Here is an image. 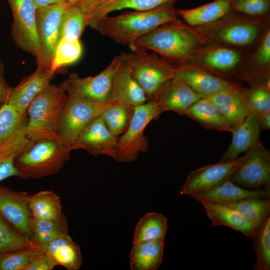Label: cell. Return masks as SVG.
<instances>
[{"mask_svg": "<svg viewBox=\"0 0 270 270\" xmlns=\"http://www.w3.org/2000/svg\"><path fill=\"white\" fill-rule=\"evenodd\" d=\"M72 150L58 138L32 142L14 158L18 178H40L58 172L70 159Z\"/></svg>", "mask_w": 270, "mask_h": 270, "instance_id": "obj_4", "label": "cell"}, {"mask_svg": "<svg viewBox=\"0 0 270 270\" xmlns=\"http://www.w3.org/2000/svg\"><path fill=\"white\" fill-rule=\"evenodd\" d=\"M121 55L113 78L108 102L136 106L146 102L147 98L144 90L131 74L127 53L122 52Z\"/></svg>", "mask_w": 270, "mask_h": 270, "instance_id": "obj_19", "label": "cell"}, {"mask_svg": "<svg viewBox=\"0 0 270 270\" xmlns=\"http://www.w3.org/2000/svg\"><path fill=\"white\" fill-rule=\"evenodd\" d=\"M190 196L198 201L206 200L216 204H226L247 198L270 199V188L250 190L229 180L220 186L196 192Z\"/></svg>", "mask_w": 270, "mask_h": 270, "instance_id": "obj_23", "label": "cell"}, {"mask_svg": "<svg viewBox=\"0 0 270 270\" xmlns=\"http://www.w3.org/2000/svg\"><path fill=\"white\" fill-rule=\"evenodd\" d=\"M247 98L251 112L260 116L270 112V86L254 85L247 92Z\"/></svg>", "mask_w": 270, "mask_h": 270, "instance_id": "obj_41", "label": "cell"}, {"mask_svg": "<svg viewBox=\"0 0 270 270\" xmlns=\"http://www.w3.org/2000/svg\"><path fill=\"white\" fill-rule=\"evenodd\" d=\"M70 4L67 1L36 8V28L42 54V60L38 62L50 64L55 49L60 39L62 16Z\"/></svg>", "mask_w": 270, "mask_h": 270, "instance_id": "obj_13", "label": "cell"}, {"mask_svg": "<svg viewBox=\"0 0 270 270\" xmlns=\"http://www.w3.org/2000/svg\"><path fill=\"white\" fill-rule=\"evenodd\" d=\"M55 74L50 64L38 62L34 72L24 78L16 86L11 88L6 104L12 106L21 116H26L32 100L50 84Z\"/></svg>", "mask_w": 270, "mask_h": 270, "instance_id": "obj_15", "label": "cell"}, {"mask_svg": "<svg viewBox=\"0 0 270 270\" xmlns=\"http://www.w3.org/2000/svg\"><path fill=\"white\" fill-rule=\"evenodd\" d=\"M118 137L110 130L99 116L89 122L80 131L74 149H82L94 156L105 155L112 158Z\"/></svg>", "mask_w": 270, "mask_h": 270, "instance_id": "obj_18", "label": "cell"}, {"mask_svg": "<svg viewBox=\"0 0 270 270\" xmlns=\"http://www.w3.org/2000/svg\"><path fill=\"white\" fill-rule=\"evenodd\" d=\"M42 252L36 248L8 251L0 254V270H24L30 260Z\"/></svg>", "mask_w": 270, "mask_h": 270, "instance_id": "obj_40", "label": "cell"}, {"mask_svg": "<svg viewBox=\"0 0 270 270\" xmlns=\"http://www.w3.org/2000/svg\"><path fill=\"white\" fill-rule=\"evenodd\" d=\"M31 194L0 185V216L31 241L30 222L33 217L29 206Z\"/></svg>", "mask_w": 270, "mask_h": 270, "instance_id": "obj_16", "label": "cell"}, {"mask_svg": "<svg viewBox=\"0 0 270 270\" xmlns=\"http://www.w3.org/2000/svg\"><path fill=\"white\" fill-rule=\"evenodd\" d=\"M256 261L255 270H270V217H268L251 236Z\"/></svg>", "mask_w": 270, "mask_h": 270, "instance_id": "obj_36", "label": "cell"}, {"mask_svg": "<svg viewBox=\"0 0 270 270\" xmlns=\"http://www.w3.org/2000/svg\"><path fill=\"white\" fill-rule=\"evenodd\" d=\"M108 0H77L74 4L76 5L86 18Z\"/></svg>", "mask_w": 270, "mask_h": 270, "instance_id": "obj_46", "label": "cell"}, {"mask_svg": "<svg viewBox=\"0 0 270 270\" xmlns=\"http://www.w3.org/2000/svg\"><path fill=\"white\" fill-rule=\"evenodd\" d=\"M76 0H68V2L72 4H74Z\"/></svg>", "mask_w": 270, "mask_h": 270, "instance_id": "obj_51", "label": "cell"}, {"mask_svg": "<svg viewBox=\"0 0 270 270\" xmlns=\"http://www.w3.org/2000/svg\"><path fill=\"white\" fill-rule=\"evenodd\" d=\"M204 41L178 19L162 24L138 39L133 46L150 50L172 65L184 64Z\"/></svg>", "mask_w": 270, "mask_h": 270, "instance_id": "obj_2", "label": "cell"}, {"mask_svg": "<svg viewBox=\"0 0 270 270\" xmlns=\"http://www.w3.org/2000/svg\"><path fill=\"white\" fill-rule=\"evenodd\" d=\"M135 107L121 103L108 102L100 116L110 130L119 136L128 127Z\"/></svg>", "mask_w": 270, "mask_h": 270, "instance_id": "obj_34", "label": "cell"}, {"mask_svg": "<svg viewBox=\"0 0 270 270\" xmlns=\"http://www.w3.org/2000/svg\"><path fill=\"white\" fill-rule=\"evenodd\" d=\"M10 88L4 78L0 79V108L6 103Z\"/></svg>", "mask_w": 270, "mask_h": 270, "instance_id": "obj_47", "label": "cell"}, {"mask_svg": "<svg viewBox=\"0 0 270 270\" xmlns=\"http://www.w3.org/2000/svg\"><path fill=\"white\" fill-rule=\"evenodd\" d=\"M13 22L12 35L18 47L34 56L37 62L42 58L36 28V6L33 0H7Z\"/></svg>", "mask_w": 270, "mask_h": 270, "instance_id": "obj_9", "label": "cell"}, {"mask_svg": "<svg viewBox=\"0 0 270 270\" xmlns=\"http://www.w3.org/2000/svg\"><path fill=\"white\" fill-rule=\"evenodd\" d=\"M127 53L131 74L144 90L147 100H152L158 90L174 77V67L154 52L132 48Z\"/></svg>", "mask_w": 270, "mask_h": 270, "instance_id": "obj_5", "label": "cell"}, {"mask_svg": "<svg viewBox=\"0 0 270 270\" xmlns=\"http://www.w3.org/2000/svg\"><path fill=\"white\" fill-rule=\"evenodd\" d=\"M224 24L213 22L192 28L204 41L214 40L236 46H246L252 43L260 32L259 26L250 18L233 16L228 17L229 21Z\"/></svg>", "mask_w": 270, "mask_h": 270, "instance_id": "obj_10", "label": "cell"}, {"mask_svg": "<svg viewBox=\"0 0 270 270\" xmlns=\"http://www.w3.org/2000/svg\"><path fill=\"white\" fill-rule=\"evenodd\" d=\"M45 252L55 266H60L68 270H77L81 266L80 248L68 234L51 242Z\"/></svg>", "mask_w": 270, "mask_h": 270, "instance_id": "obj_26", "label": "cell"}, {"mask_svg": "<svg viewBox=\"0 0 270 270\" xmlns=\"http://www.w3.org/2000/svg\"><path fill=\"white\" fill-rule=\"evenodd\" d=\"M245 159L232 178L248 190L270 188V153L259 140L245 154Z\"/></svg>", "mask_w": 270, "mask_h": 270, "instance_id": "obj_11", "label": "cell"}, {"mask_svg": "<svg viewBox=\"0 0 270 270\" xmlns=\"http://www.w3.org/2000/svg\"><path fill=\"white\" fill-rule=\"evenodd\" d=\"M178 0H108L86 18L87 26L92 28L100 20L116 10L130 8L146 11L160 7L174 5Z\"/></svg>", "mask_w": 270, "mask_h": 270, "instance_id": "obj_27", "label": "cell"}, {"mask_svg": "<svg viewBox=\"0 0 270 270\" xmlns=\"http://www.w3.org/2000/svg\"><path fill=\"white\" fill-rule=\"evenodd\" d=\"M246 155L241 157L206 166L191 172L180 191L181 194L190 196L196 192L212 188L232 180L244 162Z\"/></svg>", "mask_w": 270, "mask_h": 270, "instance_id": "obj_14", "label": "cell"}, {"mask_svg": "<svg viewBox=\"0 0 270 270\" xmlns=\"http://www.w3.org/2000/svg\"><path fill=\"white\" fill-rule=\"evenodd\" d=\"M106 104L67 94L60 118L58 138L74 150L80 131L89 122L100 114Z\"/></svg>", "mask_w": 270, "mask_h": 270, "instance_id": "obj_8", "label": "cell"}, {"mask_svg": "<svg viewBox=\"0 0 270 270\" xmlns=\"http://www.w3.org/2000/svg\"><path fill=\"white\" fill-rule=\"evenodd\" d=\"M167 228V219L164 215L156 212H148L138 222L132 244L163 240Z\"/></svg>", "mask_w": 270, "mask_h": 270, "instance_id": "obj_32", "label": "cell"}, {"mask_svg": "<svg viewBox=\"0 0 270 270\" xmlns=\"http://www.w3.org/2000/svg\"><path fill=\"white\" fill-rule=\"evenodd\" d=\"M29 206L32 216L45 220H58L65 216L59 196L52 190L31 194Z\"/></svg>", "mask_w": 270, "mask_h": 270, "instance_id": "obj_33", "label": "cell"}, {"mask_svg": "<svg viewBox=\"0 0 270 270\" xmlns=\"http://www.w3.org/2000/svg\"><path fill=\"white\" fill-rule=\"evenodd\" d=\"M13 176L18 178L20 176L14 166V158H0V182Z\"/></svg>", "mask_w": 270, "mask_h": 270, "instance_id": "obj_45", "label": "cell"}, {"mask_svg": "<svg viewBox=\"0 0 270 270\" xmlns=\"http://www.w3.org/2000/svg\"><path fill=\"white\" fill-rule=\"evenodd\" d=\"M226 205L244 214L258 228L270 216V200L261 198H247Z\"/></svg>", "mask_w": 270, "mask_h": 270, "instance_id": "obj_35", "label": "cell"}, {"mask_svg": "<svg viewBox=\"0 0 270 270\" xmlns=\"http://www.w3.org/2000/svg\"><path fill=\"white\" fill-rule=\"evenodd\" d=\"M30 227L32 243L44 252L51 242L68 234V220L66 216L58 220H40L32 217Z\"/></svg>", "mask_w": 270, "mask_h": 270, "instance_id": "obj_29", "label": "cell"}, {"mask_svg": "<svg viewBox=\"0 0 270 270\" xmlns=\"http://www.w3.org/2000/svg\"><path fill=\"white\" fill-rule=\"evenodd\" d=\"M4 69L2 62L0 60V79L4 78Z\"/></svg>", "mask_w": 270, "mask_h": 270, "instance_id": "obj_50", "label": "cell"}, {"mask_svg": "<svg viewBox=\"0 0 270 270\" xmlns=\"http://www.w3.org/2000/svg\"><path fill=\"white\" fill-rule=\"evenodd\" d=\"M26 122V114L21 116L10 104L0 108V158H14L30 144Z\"/></svg>", "mask_w": 270, "mask_h": 270, "instance_id": "obj_12", "label": "cell"}, {"mask_svg": "<svg viewBox=\"0 0 270 270\" xmlns=\"http://www.w3.org/2000/svg\"><path fill=\"white\" fill-rule=\"evenodd\" d=\"M184 115L204 128L232 132V129L208 98H201L192 105Z\"/></svg>", "mask_w": 270, "mask_h": 270, "instance_id": "obj_30", "label": "cell"}, {"mask_svg": "<svg viewBox=\"0 0 270 270\" xmlns=\"http://www.w3.org/2000/svg\"><path fill=\"white\" fill-rule=\"evenodd\" d=\"M28 248H37L27 237L19 232L0 216V254Z\"/></svg>", "mask_w": 270, "mask_h": 270, "instance_id": "obj_39", "label": "cell"}, {"mask_svg": "<svg viewBox=\"0 0 270 270\" xmlns=\"http://www.w3.org/2000/svg\"><path fill=\"white\" fill-rule=\"evenodd\" d=\"M36 8L45 6L53 4L64 2H68V0H33Z\"/></svg>", "mask_w": 270, "mask_h": 270, "instance_id": "obj_49", "label": "cell"}, {"mask_svg": "<svg viewBox=\"0 0 270 270\" xmlns=\"http://www.w3.org/2000/svg\"><path fill=\"white\" fill-rule=\"evenodd\" d=\"M86 26L87 24L84 14L78 6L71 3L65 10L62 16L60 39L68 40L79 39Z\"/></svg>", "mask_w": 270, "mask_h": 270, "instance_id": "obj_37", "label": "cell"}, {"mask_svg": "<svg viewBox=\"0 0 270 270\" xmlns=\"http://www.w3.org/2000/svg\"><path fill=\"white\" fill-rule=\"evenodd\" d=\"M202 46L191 54L187 62L206 71L228 74L234 70L240 61V54L232 49L223 46Z\"/></svg>", "mask_w": 270, "mask_h": 270, "instance_id": "obj_20", "label": "cell"}, {"mask_svg": "<svg viewBox=\"0 0 270 270\" xmlns=\"http://www.w3.org/2000/svg\"><path fill=\"white\" fill-rule=\"evenodd\" d=\"M121 54L95 76L82 78L71 72L60 86L67 94L79 97L96 104L108 102L114 74L121 59Z\"/></svg>", "mask_w": 270, "mask_h": 270, "instance_id": "obj_7", "label": "cell"}, {"mask_svg": "<svg viewBox=\"0 0 270 270\" xmlns=\"http://www.w3.org/2000/svg\"><path fill=\"white\" fill-rule=\"evenodd\" d=\"M232 0H215L189 10H178L180 16L188 24L201 26L213 23L228 14L231 10Z\"/></svg>", "mask_w": 270, "mask_h": 270, "instance_id": "obj_28", "label": "cell"}, {"mask_svg": "<svg viewBox=\"0 0 270 270\" xmlns=\"http://www.w3.org/2000/svg\"><path fill=\"white\" fill-rule=\"evenodd\" d=\"M174 78L188 84L200 98H208L220 92L240 86L200 68L186 64L173 66Z\"/></svg>", "mask_w": 270, "mask_h": 270, "instance_id": "obj_17", "label": "cell"}, {"mask_svg": "<svg viewBox=\"0 0 270 270\" xmlns=\"http://www.w3.org/2000/svg\"><path fill=\"white\" fill-rule=\"evenodd\" d=\"M164 240L133 244L130 254L132 270H156L161 264Z\"/></svg>", "mask_w": 270, "mask_h": 270, "instance_id": "obj_31", "label": "cell"}, {"mask_svg": "<svg viewBox=\"0 0 270 270\" xmlns=\"http://www.w3.org/2000/svg\"><path fill=\"white\" fill-rule=\"evenodd\" d=\"M256 64L260 68L268 66L270 62V31L268 30L256 54Z\"/></svg>", "mask_w": 270, "mask_h": 270, "instance_id": "obj_44", "label": "cell"}, {"mask_svg": "<svg viewBox=\"0 0 270 270\" xmlns=\"http://www.w3.org/2000/svg\"><path fill=\"white\" fill-rule=\"evenodd\" d=\"M260 130L270 129V112L262 114L258 116Z\"/></svg>", "mask_w": 270, "mask_h": 270, "instance_id": "obj_48", "label": "cell"}, {"mask_svg": "<svg viewBox=\"0 0 270 270\" xmlns=\"http://www.w3.org/2000/svg\"><path fill=\"white\" fill-rule=\"evenodd\" d=\"M82 47L79 39L68 40L61 38L54 54L50 68L55 73L60 68L74 64L80 58Z\"/></svg>", "mask_w": 270, "mask_h": 270, "instance_id": "obj_38", "label": "cell"}, {"mask_svg": "<svg viewBox=\"0 0 270 270\" xmlns=\"http://www.w3.org/2000/svg\"><path fill=\"white\" fill-rule=\"evenodd\" d=\"M260 130L258 116L250 112L233 129L232 142L219 162L234 160L240 154L247 152L260 140Z\"/></svg>", "mask_w": 270, "mask_h": 270, "instance_id": "obj_24", "label": "cell"}, {"mask_svg": "<svg viewBox=\"0 0 270 270\" xmlns=\"http://www.w3.org/2000/svg\"><path fill=\"white\" fill-rule=\"evenodd\" d=\"M174 5L146 11L125 12L114 16H106L92 27L102 35L115 42L132 48L139 38L160 26L178 19Z\"/></svg>", "mask_w": 270, "mask_h": 270, "instance_id": "obj_1", "label": "cell"}, {"mask_svg": "<svg viewBox=\"0 0 270 270\" xmlns=\"http://www.w3.org/2000/svg\"><path fill=\"white\" fill-rule=\"evenodd\" d=\"M200 98L188 84L174 78L161 87L152 100L156 102L162 112L172 111L184 115Z\"/></svg>", "mask_w": 270, "mask_h": 270, "instance_id": "obj_21", "label": "cell"}, {"mask_svg": "<svg viewBox=\"0 0 270 270\" xmlns=\"http://www.w3.org/2000/svg\"><path fill=\"white\" fill-rule=\"evenodd\" d=\"M54 267L46 252H40L32 257L24 270H52Z\"/></svg>", "mask_w": 270, "mask_h": 270, "instance_id": "obj_43", "label": "cell"}, {"mask_svg": "<svg viewBox=\"0 0 270 270\" xmlns=\"http://www.w3.org/2000/svg\"><path fill=\"white\" fill-rule=\"evenodd\" d=\"M270 0H232L231 10L248 16H264L270 10Z\"/></svg>", "mask_w": 270, "mask_h": 270, "instance_id": "obj_42", "label": "cell"}, {"mask_svg": "<svg viewBox=\"0 0 270 270\" xmlns=\"http://www.w3.org/2000/svg\"><path fill=\"white\" fill-rule=\"evenodd\" d=\"M162 112L154 100L135 107L134 112L127 130L118 137L112 158L121 162L134 161L140 154L148 150V138L144 134L147 125Z\"/></svg>", "mask_w": 270, "mask_h": 270, "instance_id": "obj_6", "label": "cell"}, {"mask_svg": "<svg viewBox=\"0 0 270 270\" xmlns=\"http://www.w3.org/2000/svg\"><path fill=\"white\" fill-rule=\"evenodd\" d=\"M67 94L50 84L32 100L26 112L25 130L31 142L58 138L60 118Z\"/></svg>", "mask_w": 270, "mask_h": 270, "instance_id": "obj_3", "label": "cell"}, {"mask_svg": "<svg viewBox=\"0 0 270 270\" xmlns=\"http://www.w3.org/2000/svg\"><path fill=\"white\" fill-rule=\"evenodd\" d=\"M208 98L233 129L251 112L247 92L240 86L216 94Z\"/></svg>", "mask_w": 270, "mask_h": 270, "instance_id": "obj_22", "label": "cell"}, {"mask_svg": "<svg viewBox=\"0 0 270 270\" xmlns=\"http://www.w3.org/2000/svg\"><path fill=\"white\" fill-rule=\"evenodd\" d=\"M198 202L204 206L214 226H227L250 238L256 230L248 218L232 208L206 200Z\"/></svg>", "mask_w": 270, "mask_h": 270, "instance_id": "obj_25", "label": "cell"}]
</instances>
